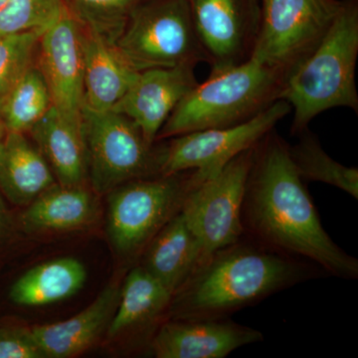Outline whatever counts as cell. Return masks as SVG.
Masks as SVG:
<instances>
[{"mask_svg":"<svg viewBox=\"0 0 358 358\" xmlns=\"http://www.w3.org/2000/svg\"><path fill=\"white\" fill-rule=\"evenodd\" d=\"M244 236L280 253L308 261L324 274L357 280L358 260L324 230L306 182L274 131L254 150L242 205Z\"/></svg>","mask_w":358,"mask_h":358,"instance_id":"6da1fadb","label":"cell"},{"mask_svg":"<svg viewBox=\"0 0 358 358\" xmlns=\"http://www.w3.org/2000/svg\"><path fill=\"white\" fill-rule=\"evenodd\" d=\"M324 271L242 237L216 251L174 294L171 319H223Z\"/></svg>","mask_w":358,"mask_h":358,"instance_id":"7a4b0ae2","label":"cell"},{"mask_svg":"<svg viewBox=\"0 0 358 358\" xmlns=\"http://www.w3.org/2000/svg\"><path fill=\"white\" fill-rule=\"evenodd\" d=\"M358 54V8L343 2L333 24L317 48L285 80L280 100L294 110V134L336 107L358 109L355 65Z\"/></svg>","mask_w":358,"mask_h":358,"instance_id":"3957f363","label":"cell"},{"mask_svg":"<svg viewBox=\"0 0 358 358\" xmlns=\"http://www.w3.org/2000/svg\"><path fill=\"white\" fill-rule=\"evenodd\" d=\"M285 80L280 71L253 58L211 71L208 79L197 84L176 106L157 141L248 121L280 100Z\"/></svg>","mask_w":358,"mask_h":358,"instance_id":"277c9868","label":"cell"},{"mask_svg":"<svg viewBox=\"0 0 358 358\" xmlns=\"http://www.w3.org/2000/svg\"><path fill=\"white\" fill-rule=\"evenodd\" d=\"M203 181L194 171H187L134 179L115 187L110 192L108 214V231L115 250L126 257L143 254Z\"/></svg>","mask_w":358,"mask_h":358,"instance_id":"5b68a950","label":"cell"},{"mask_svg":"<svg viewBox=\"0 0 358 358\" xmlns=\"http://www.w3.org/2000/svg\"><path fill=\"white\" fill-rule=\"evenodd\" d=\"M115 47L138 72L206 62L187 0H140Z\"/></svg>","mask_w":358,"mask_h":358,"instance_id":"8992f818","label":"cell"},{"mask_svg":"<svg viewBox=\"0 0 358 358\" xmlns=\"http://www.w3.org/2000/svg\"><path fill=\"white\" fill-rule=\"evenodd\" d=\"M88 178L96 193H107L134 179L160 176V150H152L140 129L115 110H82Z\"/></svg>","mask_w":358,"mask_h":358,"instance_id":"52a82bcc","label":"cell"},{"mask_svg":"<svg viewBox=\"0 0 358 358\" xmlns=\"http://www.w3.org/2000/svg\"><path fill=\"white\" fill-rule=\"evenodd\" d=\"M341 6L336 0H263L250 58L287 78L324 39Z\"/></svg>","mask_w":358,"mask_h":358,"instance_id":"ba28073f","label":"cell"},{"mask_svg":"<svg viewBox=\"0 0 358 358\" xmlns=\"http://www.w3.org/2000/svg\"><path fill=\"white\" fill-rule=\"evenodd\" d=\"M291 110L286 101L278 100L241 124L174 136L160 148L159 174L195 171L202 180L213 178L230 160L260 143Z\"/></svg>","mask_w":358,"mask_h":358,"instance_id":"9c48e42d","label":"cell"},{"mask_svg":"<svg viewBox=\"0 0 358 358\" xmlns=\"http://www.w3.org/2000/svg\"><path fill=\"white\" fill-rule=\"evenodd\" d=\"M255 147L237 155L220 173L196 186L183 205L181 214L199 241L201 264L244 236L242 205Z\"/></svg>","mask_w":358,"mask_h":358,"instance_id":"30bf717a","label":"cell"},{"mask_svg":"<svg viewBox=\"0 0 358 358\" xmlns=\"http://www.w3.org/2000/svg\"><path fill=\"white\" fill-rule=\"evenodd\" d=\"M197 38L211 71L244 62L255 43L258 0H187Z\"/></svg>","mask_w":358,"mask_h":358,"instance_id":"8fae6325","label":"cell"},{"mask_svg":"<svg viewBox=\"0 0 358 358\" xmlns=\"http://www.w3.org/2000/svg\"><path fill=\"white\" fill-rule=\"evenodd\" d=\"M38 69L52 105L63 117L82 124L84 105V65L79 22L65 9L61 17L39 39Z\"/></svg>","mask_w":358,"mask_h":358,"instance_id":"7c38bea8","label":"cell"},{"mask_svg":"<svg viewBox=\"0 0 358 358\" xmlns=\"http://www.w3.org/2000/svg\"><path fill=\"white\" fill-rule=\"evenodd\" d=\"M264 341L258 329L223 319H169L150 350L157 358H224L238 348Z\"/></svg>","mask_w":358,"mask_h":358,"instance_id":"4fadbf2b","label":"cell"},{"mask_svg":"<svg viewBox=\"0 0 358 358\" xmlns=\"http://www.w3.org/2000/svg\"><path fill=\"white\" fill-rule=\"evenodd\" d=\"M192 65L141 71L114 109L127 115L154 145L157 134L179 102L197 81Z\"/></svg>","mask_w":358,"mask_h":358,"instance_id":"5bb4252c","label":"cell"},{"mask_svg":"<svg viewBox=\"0 0 358 358\" xmlns=\"http://www.w3.org/2000/svg\"><path fill=\"white\" fill-rule=\"evenodd\" d=\"M122 285L110 284L96 300L74 317L30 329L45 358H69L89 350L108 331L119 305Z\"/></svg>","mask_w":358,"mask_h":358,"instance_id":"9a60e30c","label":"cell"},{"mask_svg":"<svg viewBox=\"0 0 358 358\" xmlns=\"http://www.w3.org/2000/svg\"><path fill=\"white\" fill-rule=\"evenodd\" d=\"M81 31L83 106L98 112L112 110L126 95L140 72L122 57L114 44L82 26Z\"/></svg>","mask_w":358,"mask_h":358,"instance_id":"2e32d148","label":"cell"},{"mask_svg":"<svg viewBox=\"0 0 358 358\" xmlns=\"http://www.w3.org/2000/svg\"><path fill=\"white\" fill-rule=\"evenodd\" d=\"M201 260L199 241L180 212L145 247L141 266L174 296L199 267Z\"/></svg>","mask_w":358,"mask_h":358,"instance_id":"e0dca14e","label":"cell"},{"mask_svg":"<svg viewBox=\"0 0 358 358\" xmlns=\"http://www.w3.org/2000/svg\"><path fill=\"white\" fill-rule=\"evenodd\" d=\"M56 185L48 162L25 134L6 131L0 143V190L9 201L27 206Z\"/></svg>","mask_w":358,"mask_h":358,"instance_id":"ac0fdd59","label":"cell"},{"mask_svg":"<svg viewBox=\"0 0 358 358\" xmlns=\"http://www.w3.org/2000/svg\"><path fill=\"white\" fill-rule=\"evenodd\" d=\"M28 133L48 162L59 185H84L88 178V160L82 124L66 119L52 106Z\"/></svg>","mask_w":358,"mask_h":358,"instance_id":"d6986e66","label":"cell"},{"mask_svg":"<svg viewBox=\"0 0 358 358\" xmlns=\"http://www.w3.org/2000/svg\"><path fill=\"white\" fill-rule=\"evenodd\" d=\"M173 298V294L141 266L134 268L122 282L108 334L117 336L152 327L159 331L171 319Z\"/></svg>","mask_w":358,"mask_h":358,"instance_id":"ffe728a7","label":"cell"},{"mask_svg":"<svg viewBox=\"0 0 358 358\" xmlns=\"http://www.w3.org/2000/svg\"><path fill=\"white\" fill-rule=\"evenodd\" d=\"M84 264L73 257L54 259L35 266L18 278L9 292L15 305L38 308L67 300L83 288Z\"/></svg>","mask_w":358,"mask_h":358,"instance_id":"44dd1931","label":"cell"},{"mask_svg":"<svg viewBox=\"0 0 358 358\" xmlns=\"http://www.w3.org/2000/svg\"><path fill=\"white\" fill-rule=\"evenodd\" d=\"M93 195L84 185L52 186L27 205L21 222L29 231H69L88 225L96 215Z\"/></svg>","mask_w":358,"mask_h":358,"instance_id":"7402d4cb","label":"cell"},{"mask_svg":"<svg viewBox=\"0 0 358 358\" xmlns=\"http://www.w3.org/2000/svg\"><path fill=\"white\" fill-rule=\"evenodd\" d=\"M289 154L299 176L305 182L327 183L339 188L353 199H358L357 167L345 166L331 159L312 134L303 133L300 143L294 147L289 145Z\"/></svg>","mask_w":358,"mask_h":358,"instance_id":"603a6c76","label":"cell"},{"mask_svg":"<svg viewBox=\"0 0 358 358\" xmlns=\"http://www.w3.org/2000/svg\"><path fill=\"white\" fill-rule=\"evenodd\" d=\"M52 106L46 82L38 67L32 66L0 106V114L7 131L26 134Z\"/></svg>","mask_w":358,"mask_h":358,"instance_id":"cb8c5ba5","label":"cell"},{"mask_svg":"<svg viewBox=\"0 0 358 358\" xmlns=\"http://www.w3.org/2000/svg\"><path fill=\"white\" fill-rule=\"evenodd\" d=\"M140 0H63L66 9L82 27L115 43L129 14Z\"/></svg>","mask_w":358,"mask_h":358,"instance_id":"d4e9b609","label":"cell"},{"mask_svg":"<svg viewBox=\"0 0 358 358\" xmlns=\"http://www.w3.org/2000/svg\"><path fill=\"white\" fill-rule=\"evenodd\" d=\"M63 0H8L0 11V36L43 33L64 13Z\"/></svg>","mask_w":358,"mask_h":358,"instance_id":"484cf974","label":"cell"},{"mask_svg":"<svg viewBox=\"0 0 358 358\" xmlns=\"http://www.w3.org/2000/svg\"><path fill=\"white\" fill-rule=\"evenodd\" d=\"M43 33L30 31L0 36V106L32 67L35 50Z\"/></svg>","mask_w":358,"mask_h":358,"instance_id":"4316f807","label":"cell"},{"mask_svg":"<svg viewBox=\"0 0 358 358\" xmlns=\"http://www.w3.org/2000/svg\"><path fill=\"white\" fill-rule=\"evenodd\" d=\"M0 358H45L30 329L0 327Z\"/></svg>","mask_w":358,"mask_h":358,"instance_id":"83f0119b","label":"cell"},{"mask_svg":"<svg viewBox=\"0 0 358 358\" xmlns=\"http://www.w3.org/2000/svg\"><path fill=\"white\" fill-rule=\"evenodd\" d=\"M3 200L0 197V245L6 239L10 230V220Z\"/></svg>","mask_w":358,"mask_h":358,"instance_id":"f1b7e54d","label":"cell"},{"mask_svg":"<svg viewBox=\"0 0 358 358\" xmlns=\"http://www.w3.org/2000/svg\"><path fill=\"white\" fill-rule=\"evenodd\" d=\"M6 124H4L3 119H2V115L0 114V143L6 136Z\"/></svg>","mask_w":358,"mask_h":358,"instance_id":"f546056e","label":"cell"},{"mask_svg":"<svg viewBox=\"0 0 358 358\" xmlns=\"http://www.w3.org/2000/svg\"><path fill=\"white\" fill-rule=\"evenodd\" d=\"M7 1H8V0H0V11H1L2 8L6 6Z\"/></svg>","mask_w":358,"mask_h":358,"instance_id":"4dcf8cb0","label":"cell"}]
</instances>
